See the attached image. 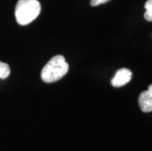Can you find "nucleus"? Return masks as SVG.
<instances>
[{
    "mask_svg": "<svg viewBox=\"0 0 152 151\" xmlns=\"http://www.w3.org/2000/svg\"><path fill=\"white\" fill-rule=\"evenodd\" d=\"M132 77V73L131 72V70L123 68L117 71L116 75L114 76V78L112 79L111 85L114 88H120L125 85H127L131 82Z\"/></svg>",
    "mask_w": 152,
    "mask_h": 151,
    "instance_id": "obj_3",
    "label": "nucleus"
},
{
    "mask_svg": "<svg viewBox=\"0 0 152 151\" xmlns=\"http://www.w3.org/2000/svg\"><path fill=\"white\" fill-rule=\"evenodd\" d=\"M69 71V65L66 62L65 57L56 55L52 57L49 62L43 67L41 71V80L44 82L51 83L59 81Z\"/></svg>",
    "mask_w": 152,
    "mask_h": 151,
    "instance_id": "obj_1",
    "label": "nucleus"
},
{
    "mask_svg": "<svg viewBox=\"0 0 152 151\" xmlns=\"http://www.w3.org/2000/svg\"><path fill=\"white\" fill-rule=\"evenodd\" d=\"M145 13L144 19L148 22H152V0H147L144 4Z\"/></svg>",
    "mask_w": 152,
    "mask_h": 151,
    "instance_id": "obj_5",
    "label": "nucleus"
},
{
    "mask_svg": "<svg viewBox=\"0 0 152 151\" xmlns=\"http://www.w3.org/2000/svg\"><path fill=\"white\" fill-rule=\"evenodd\" d=\"M138 104L142 112L149 113L152 111V83L148 86V89L142 91L138 97Z\"/></svg>",
    "mask_w": 152,
    "mask_h": 151,
    "instance_id": "obj_4",
    "label": "nucleus"
},
{
    "mask_svg": "<svg viewBox=\"0 0 152 151\" xmlns=\"http://www.w3.org/2000/svg\"><path fill=\"white\" fill-rule=\"evenodd\" d=\"M41 10L37 0H19L15 8V17L21 26L31 24L38 17Z\"/></svg>",
    "mask_w": 152,
    "mask_h": 151,
    "instance_id": "obj_2",
    "label": "nucleus"
},
{
    "mask_svg": "<svg viewBox=\"0 0 152 151\" xmlns=\"http://www.w3.org/2000/svg\"><path fill=\"white\" fill-rule=\"evenodd\" d=\"M111 0H90V5L95 7V6H98V5H101V4H105Z\"/></svg>",
    "mask_w": 152,
    "mask_h": 151,
    "instance_id": "obj_7",
    "label": "nucleus"
},
{
    "mask_svg": "<svg viewBox=\"0 0 152 151\" xmlns=\"http://www.w3.org/2000/svg\"><path fill=\"white\" fill-rule=\"evenodd\" d=\"M10 75V67L4 62L0 61V79H6Z\"/></svg>",
    "mask_w": 152,
    "mask_h": 151,
    "instance_id": "obj_6",
    "label": "nucleus"
}]
</instances>
